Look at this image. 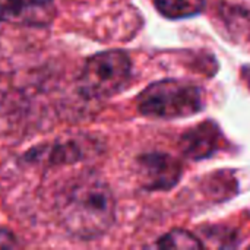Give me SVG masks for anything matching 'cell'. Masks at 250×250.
<instances>
[{"label":"cell","mask_w":250,"mask_h":250,"mask_svg":"<svg viewBox=\"0 0 250 250\" xmlns=\"http://www.w3.org/2000/svg\"><path fill=\"white\" fill-rule=\"evenodd\" d=\"M59 218L75 239L104 236L116 220V199L110 186L95 174L78 179L59 202Z\"/></svg>","instance_id":"6da1fadb"},{"label":"cell","mask_w":250,"mask_h":250,"mask_svg":"<svg viewBox=\"0 0 250 250\" xmlns=\"http://www.w3.org/2000/svg\"><path fill=\"white\" fill-rule=\"evenodd\" d=\"M202 107V91L193 83L176 79L151 83L138 97V110L148 117H188L199 113Z\"/></svg>","instance_id":"7a4b0ae2"},{"label":"cell","mask_w":250,"mask_h":250,"mask_svg":"<svg viewBox=\"0 0 250 250\" xmlns=\"http://www.w3.org/2000/svg\"><path fill=\"white\" fill-rule=\"evenodd\" d=\"M132 63L122 50L91 56L78 79V89L86 100H103L119 94L129 82Z\"/></svg>","instance_id":"3957f363"},{"label":"cell","mask_w":250,"mask_h":250,"mask_svg":"<svg viewBox=\"0 0 250 250\" xmlns=\"http://www.w3.org/2000/svg\"><path fill=\"white\" fill-rule=\"evenodd\" d=\"M138 171L144 188L149 190L170 189L182 174L179 161L160 152L141 155L138 158Z\"/></svg>","instance_id":"277c9868"},{"label":"cell","mask_w":250,"mask_h":250,"mask_svg":"<svg viewBox=\"0 0 250 250\" xmlns=\"http://www.w3.org/2000/svg\"><path fill=\"white\" fill-rule=\"evenodd\" d=\"M54 15V0H0V22L45 26Z\"/></svg>","instance_id":"5b68a950"},{"label":"cell","mask_w":250,"mask_h":250,"mask_svg":"<svg viewBox=\"0 0 250 250\" xmlns=\"http://www.w3.org/2000/svg\"><path fill=\"white\" fill-rule=\"evenodd\" d=\"M183 144L188 155L192 158H204L217 148V127L211 123L201 125L185 136Z\"/></svg>","instance_id":"8992f818"},{"label":"cell","mask_w":250,"mask_h":250,"mask_svg":"<svg viewBox=\"0 0 250 250\" xmlns=\"http://www.w3.org/2000/svg\"><path fill=\"white\" fill-rule=\"evenodd\" d=\"M155 6L161 15L170 19L190 18L202 12L204 0H155Z\"/></svg>","instance_id":"52a82bcc"},{"label":"cell","mask_w":250,"mask_h":250,"mask_svg":"<svg viewBox=\"0 0 250 250\" xmlns=\"http://www.w3.org/2000/svg\"><path fill=\"white\" fill-rule=\"evenodd\" d=\"M29 152L34 154V157H37V160L45 158L51 164H73L82 158V152H81L79 146L75 144H70V142L69 144H57V145L48 148V154L44 149H37V151L32 149Z\"/></svg>","instance_id":"ba28073f"},{"label":"cell","mask_w":250,"mask_h":250,"mask_svg":"<svg viewBox=\"0 0 250 250\" xmlns=\"http://www.w3.org/2000/svg\"><path fill=\"white\" fill-rule=\"evenodd\" d=\"M160 249H202L204 245L185 230H174L160 239Z\"/></svg>","instance_id":"9c48e42d"}]
</instances>
